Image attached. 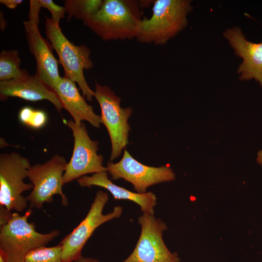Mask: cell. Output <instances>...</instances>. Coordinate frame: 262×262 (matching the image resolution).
<instances>
[{"label": "cell", "mask_w": 262, "mask_h": 262, "mask_svg": "<svg viewBox=\"0 0 262 262\" xmlns=\"http://www.w3.org/2000/svg\"><path fill=\"white\" fill-rule=\"evenodd\" d=\"M143 18L138 1L103 0L99 10L83 22L103 41L126 40L136 38Z\"/></svg>", "instance_id": "obj_1"}, {"label": "cell", "mask_w": 262, "mask_h": 262, "mask_svg": "<svg viewBox=\"0 0 262 262\" xmlns=\"http://www.w3.org/2000/svg\"><path fill=\"white\" fill-rule=\"evenodd\" d=\"M153 3L152 15L140 21L136 39L143 44L165 45L187 26L191 1L155 0Z\"/></svg>", "instance_id": "obj_2"}, {"label": "cell", "mask_w": 262, "mask_h": 262, "mask_svg": "<svg viewBox=\"0 0 262 262\" xmlns=\"http://www.w3.org/2000/svg\"><path fill=\"white\" fill-rule=\"evenodd\" d=\"M45 19L46 36L58 55L59 61L65 71L64 76L78 83L83 97H86L89 101H91L95 92L88 85L83 74L84 69H91L94 66L90 58L89 48L84 44L74 45L64 35L59 24L46 16Z\"/></svg>", "instance_id": "obj_3"}, {"label": "cell", "mask_w": 262, "mask_h": 262, "mask_svg": "<svg viewBox=\"0 0 262 262\" xmlns=\"http://www.w3.org/2000/svg\"><path fill=\"white\" fill-rule=\"evenodd\" d=\"M32 213L30 208L23 215L14 213L8 222L0 227V249L8 255L10 262H23L30 250L46 246L60 233L57 229L47 233L36 231L34 224L28 222Z\"/></svg>", "instance_id": "obj_4"}, {"label": "cell", "mask_w": 262, "mask_h": 262, "mask_svg": "<svg viewBox=\"0 0 262 262\" xmlns=\"http://www.w3.org/2000/svg\"><path fill=\"white\" fill-rule=\"evenodd\" d=\"M31 166L26 157L17 152L0 155V205L9 212H21L28 206L22 194L33 188L31 182L24 181Z\"/></svg>", "instance_id": "obj_5"}, {"label": "cell", "mask_w": 262, "mask_h": 262, "mask_svg": "<svg viewBox=\"0 0 262 262\" xmlns=\"http://www.w3.org/2000/svg\"><path fill=\"white\" fill-rule=\"evenodd\" d=\"M94 97L101 109V120L106 128L111 142L110 158L112 162L118 157L129 144V132L131 127L128 119L131 115V107L121 108V98L108 86L95 83Z\"/></svg>", "instance_id": "obj_6"}, {"label": "cell", "mask_w": 262, "mask_h": 262, "mask_svg": "<svg viewBox=\"0 0 262 262\" xmlns=\"http://www.w3.org/2000/svg\"><path fill=\"white\" fill-rule=\"evenodd\" d=\"M67 164L64 157L55 154L44 164L31 166L27 178L33 184V188L26 197L30 203V208L42 209L45 203L52 201L55 195L61 196L63 206L68 205V198L62 191L63 177Z\"/></svg>", "instance_id": "obj_7"}, {"label": "cell", "mask_w": 262, "mask_h": 262, "mask_svg": "<svg viewBox=\"0 0 262 262\" xmlns=\"http://www.w3.org/2000/svg\"><path fill=\"white\" fill-rule=\"evenodd\" d=\"M109 199L107 193L98 191L91 207L79 225L60 243L62 246L63 262H73L82 255V250L95 230L102 224L120 217L122 208L120 206L114 208L108 214H103V208Z\"/></svg>", "instance_id": "obj_8"}, {"label": "cell", "mask_w": 262, "mask_h": 262, "mask_svg": "<svg viewBox=\"0 0 262 262\" xmlns=\"http://www.w3.org/2000/svg\"><path fill=\"white\" fill-rule=\"evenodd\" d=\"M66 124L72 131L74 144L72 155L63 175L64 184L88 174L108 172L103 165L102 156L98 153V142L90 138L84 123L78 125L69 120Z\"/></svg>", "instance_id": "obj_9"}, {"label": "cell", "mask_w": 262, "mask_h": 262, "mask_svg": "<svg viewBox=\"0 0 262 262\" xmlns=\"http://www.w3.org/2000/svg\"><path fill=\"white\" fill-rule=\"evenodd\" d=\"M138 220L141 227L139 238L131 255L121 262H180L178 253H171L163 241V231L167 229L164 222L147 213Z\"/></svg>", "instance_id": "obj_10"}, {"label": "cell", "mask_w": 262, "mask_h": 262, "mask_svg": "<svg viewBox=\"0 0 262 262\" xmlns=\"http://www.w3.org/2000/svg\"><path fill=\"white\" fill-rule=\"evenodd\" d=\"M108 172L113 180L123 179L131 183L137 193H146L147 188L154 184L175 179V174L169 166H149L134 159L125 149L121 160L107 164Z\"/></svg>", "instance_id": "obj_11"}, {"label": "cell", "mask_w": 262, "mask_h": 262, "mask_svg": "<svg viewBox=\"0 0 262 262\" xmlns=\"http://www.w3.org/2000/svg\"><path fill=\"white\" fill-rule=\"evenodd\" d=\"M39 20L30 19L23 25L29 50L35 58L36 74L49 88L54 89L61 80L58 62L53 55L51 46L40 34Z\"/></svg>", "instance_id": "obj_12"}, {"label": "cell", "mask_w": 262, "mask_h": 262, "mask_svg": "<svg viewBox=\"0 0 262 262\" xmlns=\"http://www.w3.org/2000/svg\"><path fill=\"white\" fill-rule=\"evenodd\" d=\"M223 35L235 54L243 59L238 69L240 80L254 79L262 87V42L248 41L237 27L227 29Z\"/></svg>", "instance_id": "obj_13"}, {"label": "cell", "mask_w": 262, "mask_h": 262, "mask_svg": "<svg viewBox=\"0 0 262 262\" xmlns=\"http://www.w3.org/2000/svg\"><path fill=\"white\" fill-rule=\"evenodd\" d=\"M18 97L35 101L46 99L52 103L61 113L63 106L54 91L47 86L35 74L20 79L0 81V99Z\"/></svg>", "instance_id": "obj_14"}, {"label": "cell", "mask_w": 262, "mask_h": 262, "mask_svg": "<svg viewBox=\"0 0 262 262\" xmlns=\"http://www.w3.org/2000/svg\"><path fill=\"white\" fill-rule=\"evenodd\" d=\"M53 90L63 108L70 114L77 125H80L82 121H86L95 128L100 127V115L96 114L92 106L86 103L75 82L64 76Z\"/></svg>", "instance_id": "obj_15"}, {"label": "cell", "mask_w": 262, "mask_h": 262, "mask_svg": "<svg viewBox=\"0 0 262 262\" xmlns=\"http://www.w3.org/2000/svg\"><path fill=\"white\" fill-rule=\"evenodd\" d=\"M82 187H91L97 186L107 190L115 199L131 200L141 207L143 213L154 214V208L157 204V198L152 192L139 194L131 192L113 183L108 177L107 171L93 174L91 176H84L77 180Z\"/></svg>", "instance_id": "obj_16"}, {"label": "cell", "mask_w": 262, "mask_h": 262, "mask_svg": "<svg viewBox=\"0 0 262 262\" xmlns=\"http://www.w3.org/2000/svg\"><path fill=\"white\" fill-rule=\"evenodd\" d=\"M21 60L16 50H3L0 53V81L24 78L29 73L20 68Z\"/></svg>", "instance_id": "obj_17"}, {"label": "cell", "mask_w": 262, "mask_h": 262, "mask_svg": "<svg viewBox=\"0 0 262 262\" xmlns=\"http://www.w3.org/2000/svg\"><path fill=\"white\" fill-rule=\"evenodd\" d=\"M64 2L68 13L67 21L73 17L84 21L99 10L103 0H66Z\"/></svg>", "instance_id": "obj_18"}, {"label": "cell", "mask_w": 262, "mask_h": 262, "mask_svg": "<svg viewBox=\"0 0 262 262\" xmlns=\"http://www.w3.org/2000/svg\"><path fill=\"white\" fill-rule=\"evenodd\" d=\"M62 246L59 243L51 247L40 246L30 250L23 262H63Z\"/></svg>", "instance_id": "obj_19"}, {"label": "cell", "mask_w": 262, "mask_h": 262, "mask_svg": "<svg viewBox=\"0 0 262 262\" xmlns=\"http://www.w3.org/2000/svg\"><path fill=\"white\" fill-rule=\"evenodd\" d=\"M18 117L22 124L34 129L44 127L48 119L45 112L34 110L29 106L22 108L19 112Z\"/></svg>", "instance_id": "obj_20"}, {"label": "cell", "mask_w": 262, "mask_h": 262, "mask_svg": "<svg viewBox=\"0 0 262 262\" xmlns=\"http://www.w3.org/2000/svg\"><path fill=\"white\" fill-rule=\"evenodd\" d=\"M41 7L48 9L51 13V19L56 23L59 24L62 18L65 17L66 9L64 7L56 4L51 0H38Z\"/></svg>", "instance_id": "obj_21"}, {"label": "cell", "mask_w": 262, "mask_h": 262, "mask_svg": "<svg viewBox=\"0 0 262 262\" xmlns=\"http://www.w3.org/2000/svg\"><path fill=\"white\" fill-rule=\"evenodd\" d=\"M13 213L9 212L4 206L0 205V227L6 224L11 218Z\"/></svg>", "instance_id": "obj_22"}, {"label": "cell", "mask_w": 262, "mask_h": 262, "mask_svg": "<svg viewBox=\"0 0 262 262\" xmlns=\"http://www.w3.org/2000/svg\"><path fill=\"white\" fill-rule=\"evenodd\" d=\"M22 0H0V3L11 9H15L17 6L22 3Z\"/></svg>", "instance_id": "obj_23"}, {"label": "cell", "mask_w": 262, "mask_h": 262, "mask_svg": "<svg viewBox=\"0 0 262 262\" xmlns=\"http://www.w3.org/2000/svg\"><path fill=\"white\" fill-rule=\"evenodd\" d=\"M73 262H100L98 260L90 257H84L82 256Z\"/></svg>", "instance_id": "obj_24"}, {"label": "cell", "mask_w": 262, "mask_h": 262, "mask_svg": "<svg viewBox=\"0 0 262 262\" xmlns=\"http://www.w3.org/2000/svg\"><path fill=\"white\" fill-rule=\"evenodd\" d=\"M0 262H10L8 255L0 249Z\"/></svg>", "instance_id": "obj_25"}, {"label": "cell", "mask_w": 262, "mask_h": 262, "mask_svg": "<svg viewBox=\"0 0 262 262\" xmlns=\"http://www.w3.org/2000/svg\"><path fill=\"white\" fill-rule=\"evenodd\" d=\"M257 161L262 166V150L259 151L258 153Z\"/></svg>", "instance_id": "obj_26"}]
</instances>
